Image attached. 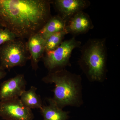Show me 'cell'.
Wrapping results in <instances>:
<instances>
[{
	"label": "cell",
	"mask_w": 120,
	"mask_h": 120,
	"mask_svg": "<svg viewBox=\"0 0 120 120\" xmlns=\"http://www.w3.org/2000/svg\"><path fill=\"white\" fill-rule=\"evenodd\" d=\"M81 44L80 41L73 37L63 41L56 49L45 52L42 58L45 67L50 72L68 66L73 50L80 47Z\"/></svg>",
	"instance_id": "5b68a950"
},
{
	"label": "cell",
	"mask_w": 120,
	"mask_h": 120,
	"mask_svg": "<svg viewBox=\"0 0 120 120\" xmlns=\"http://www.w3.org/2000/svg\"><path fill=\"white\" fill-rule=\"evenodd\" d=\"M64 69L49 72L42 81L46 83H53L55 88L52 98L60 109L73 105L79 98V90L75 82L77 77Z\"/></svg>",
	"instance_id": "3957f363"
},
{
	"label": "cell",
	"mask_w": 120,
	"mask_h": 120,
	"mask_svg": "<svg viewBox=\"0 0 120 120\" xmlns=\"http://www.w3.org/2000/svg\"><path fill=\"white\" fill-rule=\"evenodd\" d=\"M27 82L24 75L18 74L4 81L0 87V100L19 98L26 90Z\"/></svg>",
	"instance_id": "ba28073f"
},
{
	"label": "cell",
	"mask_w": 120,
	"mask_h": 120,
	"mask_svg": "<svg viewBox=\"0 0 120 120\" xmlns=\"http://www.w3.org/2000/svg\"><path fill=\"white\" fill-rule=\"evenodd\" d=\"M15 35L5 28H0V46L9 41L16 39Z\"/></svg>",
	"instance_id": "9a60e30c"
},
{
	"label": "cell",
	"mask_w": 120,
	"mask_h": 120,
	"mask_svg": "<svg viewBox=\"0 0 120 120\" xmlns=\"http://www.w3.org/2000/svg\"><path fill=\"white\" fill-rule=\"evenodd\" d=\"M94 26L90 15L82 11L75 14L66 22L65 30L67 34L75 36L86 34Z\"/></svg>",
	"instance_id": "9c48e42d"
},
{
	"label": "cell",
	"mask_w": 120,
	"mask_h": 120,
	"mask_svg": "<svg viewBox=\"0 0 120 120\" xmlns=\"http://www.w3.org/2000/svg\"><path fill=\"white\" fill-rule=\"evenodd\" d=\"M0 117L5 120H33L32 110L25 106L20 98L0 102Z\"/></svg>",
	"instance_id": "8992f818"
},
{
	"label": "cell",
	"mask_w": 120,
	"mask_h": 120,
	"mask_svg": "<svg viewBox=\"0 0 120 120\" xmlns=\"http://www.w3.org/2000/svg\"><path fill=\"white\" fill-rule=\"evenodd\" d=\"M30 60L26 42L16 38L0 46V68L5 71L16 67H23Z\"/></svg>",
	"instance_id": "277c9868"
},
{
	"label": "cell",
	"mask_w": 120,
	"mask_h": 120,
	"mask_svg": "<svg viewBox=\"0 0 120 120\" xmlns=\"http://www.w3.org/2000/svg\"><path fill=\"white\" fill-rule=\"evenodd\" d=\"M58 15L67 22L75 14L88 8L90 2L87 0H51Z\"/></svg>",
	"instance_id": "52a82bcc"
},
{
	"label": "cell",
	"mask_w": 120,
	"mask_h": 120,
	"mask_svg": "<svg viewBox=\"0 0 120 120\" xmlns=\"http://www.w3.org/2000/svg\"><path fill=\"white\" fill-rule=\"evenodd\" d=\"M67 34L64 30L54 34L45 39V52L52 51L57 48L64 41Z\"/></svg>",
	"instance_id": "5bb4252c"
},
{
	"label": "cell",
	"mask_w": 120,
	"mask_h": 120,
	"mask_svg": "<svg viewBox=\"0 0 120 120\" xmlns=\"http://www.w3.org/2000/svg\"><path fill=\"white\" fill-rule=\"evenodd\" d=\"M51 0H0V26L16 38L28 39L50 19Z\"/></svg>",
	"instance_id": "6da1fadb"
},
{
	"label": "cell",
	"mask_w": 120,
	"mask_h": 120,
	"mask_svg": "<svg viewBox=\"0 0 120 120\" xmlns=\"http://www.w3.org/2000/svg\"><path fill=\"white\" fill-rule=\"evenodd\" d=\"M37 88L34 86H31L27 90L24 91L20 97L22 103L28 109H39L43 104L41 96L37 94Z\"/></svg>",
	"instance_id": "4fadbf2b"
},
{
	"label": "cell",
	"mask_w": 120,
	"mask_h": 120,
	"mask_svg": "<svg viewBox=\"0 0 120 120\" xmlns=\"http://www.w3.org/2000/svg\"><path fill=\"white\" fill-rule=\"evenodd\" d=\"M7 74V72L5 70L0 68V80L5 77Z\"/></svg>",
	"instance_id": "2e32d148"
},
{
	"label": "cell",
	"mask_w": 120,
	"mask_h": 120,
	"mask_svg": "<svg viewBox=\"0 0 120 120\" xmlns=\"http://www.w3.org/2000/svg\"><path fill=\"white\" fill-rule=\"evenodd\" d=\"M2 28V27H1L0 26V28Z\"/></svg>",
	"instance_id": "e0dca14e"
},
{
	"label": "cell",
	"mask_w": 120,
	"mask_h": 120,
	"mask_svg": "<svg viewBox=\"0 0 120 120\" xmlns=\"http://www.w3.org/2000/svg\"><path fill=\"white\" fill-rule=\"evenodd\" d=\"M26 44L32 68L37 71L38 68L39 62L45 52V40L38 33L30 37Z\"/></svg>",
	"instance_id": "30bf717a"
},
{
	"label": "cell",
	"mask_w": 120,
	"mask_h": 120,
	"mask_svg": "<svg viewBox=\"0 0 120 120\" xmlns=\"http://www.w3.org/2000/svg\"><path fill=\"white\" fill-rule=\"evenodd\" d=\"M49 104L43 105L40 109L44 120H67L68 116L67 112L63 111L54 102L52 98L48 100Z\"/></svg>",
	"instance_id": "7c38bea8"
},
{
	"label": "cell",
	"mask_w": 120,
	"mask_h": 120,
	"mask_svg": "<svg viewBox=\"0 0 120 120\" xmlns=\"http://www.w3.org/2000/svg\"><path fill=\"white\" fill-rule=\"evenodd\" d=\"M79 64L90 79L100 81L106 71V38L90 39L81 47Z\"/></svg>",
	"instance_id": "7a4b0ae2"
},
{
	"label": "cell",
	"mask_w": 120,
	"mask_h": 120,
	"mask_svg": "<svg viewBox=\"0 0 120 120\" xmlns=\"http://www.w3.org/2000/svg\"><path fill=\"white\" fill-rule=\"evenodd\" d=\"M66 24V22L58 15L53 16L38 33L45 40L54 34L64 30Z\"/></svg>",
	"instance_id": "8fae6325"
}]
</instances>
